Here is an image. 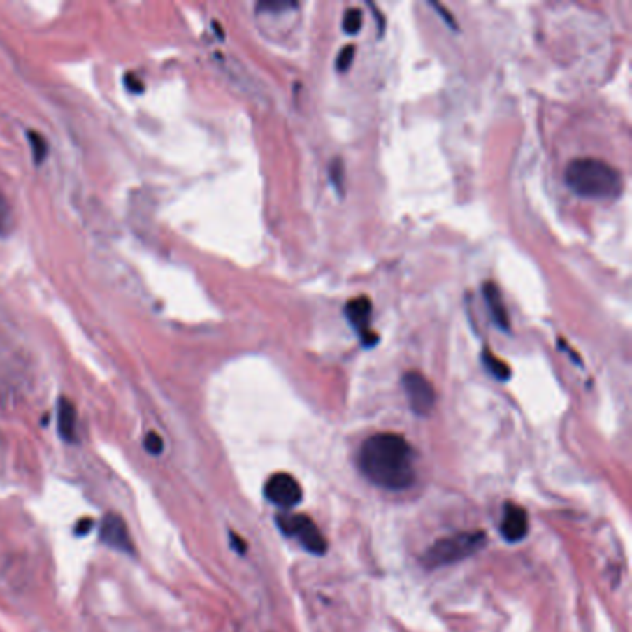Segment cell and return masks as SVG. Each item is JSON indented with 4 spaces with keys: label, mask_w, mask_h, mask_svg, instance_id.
<instances>
[{
    "label": "cell",
    "mask_w": 632,
    "mask_h": 632,
    "mask_svg": "<svg viewBox=\"0 0 632 632\" xmlns=\"http://www.w3.org/2000/svg\"><path fill=\"white\" fill-rule=\"evenodd\" d=\"M277 525L286 536L299 540V543L308 553L315 554V556H323L326 553V549H329L326 538L321 534L317 525L308 515L284 512V514L277 515Z\"/></svg>",
    "instance_id": "277c9868"
},
{
    "label": "cell",
    "mask_w": 632,
    "mask_h": 632,
    "mask_svg": "<svg viewBox=\"0 0 632 632\" xmlns=\"http://www.w3.org/2000/svg\"><path fill=\"white\" fill-rule=\"evenodd\" d=\"M28 139H30V143H32V152H34V159H36V164H41L43 158L47 156V139L39 136L38 132H34L30 130L28 132Z\"/></svg>",
    "instance_id": "4fadbf2b"
},
{
    "label": "cell",
    "mask_w": 632,
    "mask_h": 632,
    "mask_svg": "<svg viewBox=\"0 0 632 632\" xmlns=\"http://www.w3.org/2000/svg\"><path fill=\"white\" fill-rule=\"evenodd\" d=\"M354 52H356L354 45H347V47L341 48L340 54H338V59H336V67H338L340 73H345V71H349V67L352 65Z\"/></svg>",
    "instance_id": "9a60e30c"
},
{
    "label": "cell",
    "mask_w": 632,
    "mask_h": 632,
    "mask_svg": "<svg viewBox=\"0 0 632 632\" xmlns=\"http://www.w3.org/2000/svg\"><path fill=\"white\" fill-rule=\"evenodd\" d=\"M101 540L106 545H110V547L121 551V553H136L132 540H130V534H128L127 523H124L121 515L113 514V512H110V514L102 517Z\"/></svg>",
    "instance_id": "52a82bcc"
},
{
    "label": "cell",
    "mask_w": 632,
    "mask_h": 632,
    "mask_svg": "<svg viewBox=\"0 0 632 632\" xmlns=\"http://www.w3.org/2000/svg\"><path fill=\"white\" fill-rule=\"evenodd\" d=\"M501 534L508 543L521 542L529 534V515L525 508L515 503H506L501 521Z\"/></svg>",
    "instance_id": "9c48e42d"
},
{
    "label": "cell",
    "mask_w": 632,
    "mask_h": 632,
    "mask_svg": "<svg viewBox=\"0 0 632 632\" xmlns=\"http://www.w3.org/2000/svg\"><path fill=\"white\" fill-rule=\"evenodd\" d=\"M361 22H364V17H361V11L352 8V10L345 11V17H343V30L347 34H358L361 28Z\"/></svg>",
    "instance_id": "5bb4252c"
},
{
    "label": "cell",
    "mask_w": 632,
    "mask_h": 632,
    "mask_svg": "<svg viewBox=\"0 0 632 632\" xmlns=\"http://www.w3.org/2000/svg\"><path fill=\"white\" fill-rule=\"evenodd\" d=\"M143 445L145 451L150 452V454H156V457L161 454V451H164V440H161L159 434H156V432H149V434L145 436Z\"/></svg>",
    "instance_id": "2e32d148"
},
{
    "label": "cell",
    "mask_w": 632,
    "mask_h": 632,
    "mask_svg": "<svg viewBox=\"0 0 632 632\" xmlns=\"http://www.w3.org/2000/svg\"><path fill=\"white\" fill-rule=\"evenodd\" d=\"M566 184L575 195L591 201H610L623 189L622 173L597 158H577L566 169Z\"/></svg>",
    "instance_id": "7a4b0ae2"
},
{
    "label": "cell",
    "mask_w": 632,
    "mask_h": 632,
    "mask_svg": "<svg viewBox=\"0 0 632 632\" xmlns=\"http://www.w3.org/2000/svg\"><path fill=\"white\" fill-rule=\"evenodd\" d=\"M482 364L486 366V369H488V371L491 373L495 378H497V380H501V382H506V380L512 377L510 367L506 366L503 360H499L497 356L491 354L488 349L482 352Z\"/></svg>",
    "instance_id": "7c38bea8"
},
{
    "label": "cell",
    "mask_w": 632,
    "mask_h": 632,
    "mask_svg": "<svg viewBox=\"0 0 632 632\" xmlns=\"http://www.w3.org/2000/svg\"><path fill=\"white\" fill-rule=\"evenodd\" d=\"M91 526H93V521L91 519H87V517H85V519H80L75 526V534L76 536H85V534L91 531Z\"/></svg>",
    "instance_id": "d6986e66"
},
{
    "label": "cell",
    "mask_w": 632,
    "mask_h": 632,
    "mask_svg": "<svg viewBox=\"0 0 632 632\" xmlns=\"http://www.w3.org/2000/svg\"><path fill=\"white\" fill-rule=\"evenodd\" d=\"M58 431L65 441H75L76 438V410L69 398L62 397L58 401Z\"/></svg>",
    "instance_id": "8fae6325"
},
{
    "label": "cell",
    "mask_w": 632,
    "mask_h": 632,
    "mask_svg": "<svg viewBox=\"0 0 632 632\" xmlns=\"http://www.w3.org/2000/svg\"><path fill=\"white\" fill-rule=\"evenodd\" d=\"M358 468L369 482L388 491H403L415 482L414 449L395 432L367 438L358 452Z\"/></svg>",
    "instance_id": "6da1fadb"
},
{
    "label": "cell",
    "mask_w": 632,
    "mask_h": 632,
    "mask_svg": "<svg viewBox=\"0 0 632 632\" xmlns=\"http://www.w3.org/2000/svg\"><path fill=\"white\" fill-rule=\"evenodd\" d=\"M330 180H332L338 192L343 193V164H341V159H334L330 165Z\"/></svg>",
    "instance_id": "e0dca14e"
},
{
    "label": "cell",
    "mask_w": 632,
    "mask_h": 632,
    "mask_svg": "<svg viewBox=\"0 0 632 632\" xmlns=\"http://www.w3.org/2000/svg\"><path fill=\"white\" fill-rule=\"evenodd\" d=\"M264 495L269 503L282 508V510H292L303 501V488L295 477L289 473H275L267 478L264 486Z\"/></svg>",
    "instance_id": "8992f818"
},
{
    "label": "cell",
    "mask_w": 632,
    "mask_h": 632,
    "mask_svg": "<svg viewBox=\"0 0 632 632\" xmlns=\"http://www.w3.org/2000/svg\"><path fill=\"white\" fill-rule=\"evenodd\" d=\"M124 84L130 87V91H136V93H141V91H143V84H141V80H139L138 76L134 80V75H128L127 78H124Z\"/></svg>",
    "instance_id": "44dd1931"
},
{
    "label": "cell",
    "mask_w": 632,
    "mask_h": 632,
    "mask_svg": "<svg viewBox=\"0 0 632 632\" xmlns=\"http://www.w3.org/2000/svg\"><path fill=\"white\" fill-rule=\"evenodd\" d=\"M484 545H486V534L484 532H458V534L441 538V540L432 543L421 556V563L426 569L445 568V566H452V563H458L466 558L473 556Z\"/></svg>",
    "instance_id": "3957f363"
},
{
    "label": "cell",
    "mask_w": 632,
    "mask_h": 632,
    "mask_svg": "<svg viewBox=\"0 0 632 632\" xmlns=\"http://www.w3.org/2000/svg\"><path fill=\"white\" fill-rule=\"evenodd\" d=\"M431 6H432V8H434L436 11H438V13H441V17H443V19H445L447 24H449V27H451V28H457V22H454V19H452V17H449V13H447L445 10H443V6L436 4V2H431Z\"/></svg>",
    "instance_id": "7402d4cb"
},
{
    "label": "cell",
    "mask_w": 632,
    "mask_h": 632,
    "mask_svg": "<svg viewBox=\"0 0 632 632\" xmlns=\"http://www.w3.org/2000/svg\"><path fill=\"white\" fill-rule=\"evenodd\" d=\"M482 295L486 301V306L489 310V315L494 319L495 326L503 332H510V317L506 314L505 301L501 295L499 287L495 286L494 282H486L482 286Z\"/></svg>",
    "instance_id": "30bf717a"
},
{
    "label": "cell",
    "mask_w": 632,
    "mask_h": 632,
    "mask_svg": "<svg viewBox=\"0 0 632 632\" xmlns=\"http://www.w3.org/2000/svg\"><path fill=\"white\" fill-rule=\"evenodd\" d=\"M11 224V210L6 197L0 192V234H4Z\"/></svg>",
    "instance_id": "ac0fdd59"
},
{
    "label": "cell",
    "mask_w": 632,
    "mask_h": 632,
    "mask_svg": "<svg viewBox=\"0 0 632 632\" xmlns=\"http://www.w3.org/2000/svg\"><path fill=\"white\" fill-rule=\"evenodd\" d=\"M230 542H232V547H234L239 554H245V551H247V543H245L243 538H239L238 534L230 532Z\"/></svg>",
    "instance_id": "ffe728a7"
},
{
    "label": "cell",
    "mask_w": 632,
    "mask_h": 632,
    "mask_svg": "<svg viewBox=\"0 0 632 632\" xmlns=\"http://www.w3.org/2000/svg\"><path fill=\"white\" fill-rule=\"evenodd\" d=\"M371 312L373 304L366 295H360V297L352 299V301H349L345 306L347 321H349L352 329L358 332V336H360L364 343H375V340H377V336L371 334V330H369Z\"/></svg>",
    "instance_id": "ba28073f"
},
{
    "label": "cell",
    "mask_w": 632,
    "mask_h": 632,
    "mask_svg": "<svg viewBox=\"0 0 632 632\" xmlns=\"http://www.w3.org/2000/svg\"><path fill=\"white\" fill-rule=\"evenodd\" d=\"M404 395L408 398V404L415 415L425 417L434 410L436 406V392L431 380L417 371L404 373L403 377Z\"/></svg>",
    "instance_id": "5b68a950"
}]
</instances>
